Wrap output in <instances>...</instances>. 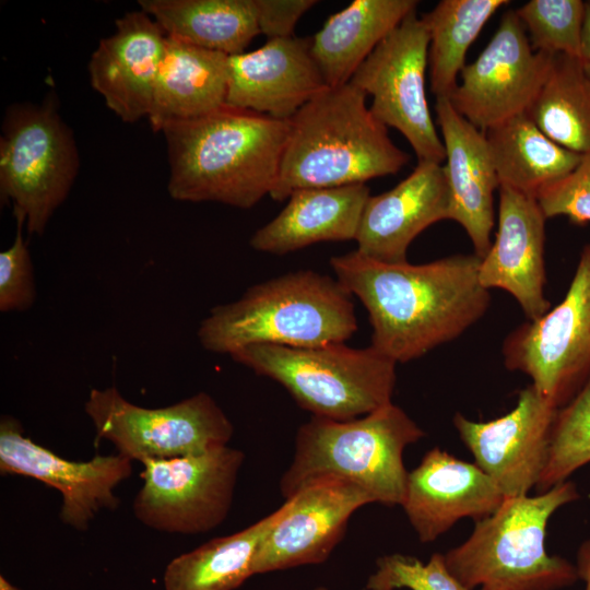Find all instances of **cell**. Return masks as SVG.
<instances>
[{
	"label": "cell",
	"mask_w": 590,
	"mask_h": 590,
	"mask_svg": "<svg viewBox=\"0 0 590 590\" xmlns=\"http://www.w3.org/2000/svg\"><path fill=\"white\" fill-rule=\"evenodd\" d=\"M481 258L453 255L427 263H385L354 250L331 257L339 282L366 308L371 346L406 363L459 338L491 305Z\"/></svg>",
	"instance_id": "cell-1"
},
{
	"label": "cell",
	"mask_w": 590,
	"mask_h": 590,
	"mask_svg": "<svg viewBox=\"0 0 590 590\" xmlns=\"http://www.w3.org/2000/svg\"><path fill=\"white\" fill-rule=\"evenodd\" d=\"M162 132L169 162L167 190L174 200L250 209L275 185L290 119L225 105Z\"/></svg>",
	"instance_id": "cell-2"
},
{
	"label": "cell",
	"mask_w": 590,
	"mask_h": 590,
	"mask_svg": "<svg viewBox=\"0 0 590 590\" xmlns=\"http://www.w3.org/2000/svg\"><path fill=\"white\" fill-rule=\"evenodd\" d=\"M351 82L327 87L291 119L279 176L270 197L298 189L366 184L393 175L410 161Z\"/></svg>",
	"instance_id": "cell-3"
},
{
	"label": "cell",
	"mask_w": 590,
	"mask_h": 590,
	"mask_svg": "<svg viewBox=\"0 0 590 590\" xmlns=\"http://www.w3.org/2000/svg\"><path fill=\"white\" fill-rule=\"evenodd\" d=\"M358 329L352 294L337 278L298 270L255 284L212 308L197 335L212 353L255 344L315 347L344 343Z\"/></svg>",
	"instance_id": "cell-4"
},
{
	"label": "cell",
	"mask_w": 590,
	"mask_h": 590,
	"mask_svg": "<svg viewBox=\"0 0 590 590\" xmlns=\"http://www.w3.org/2000/svg\"><path fill=\"white\" fill-rule=\"evenodd\" d=\"M424 436L392 402L346 421L311 416L296 433L280 491L288 499L310 484L340 480L358 485L375 503L401 506L409 473L403 451Z\"/></svg>",
	"instance_id": "cell-5"
},
{
	"label": "cell",
	"mask_w": 590,
	"mask_h": 590,
	"mask_svg": "<svg viewBox=\"0 0 590 590\" xmlns=\"http://www.w3.org/2000/svg\"><path fill=\"white\" fill-rule=\"evenodd\" d=\"M580 497L570 481L538 496L505 497L475 521L470 538L444 554L448 570L473 590H557L578 580L576 566L548 555L545 531L552 515Z\"/></svg>",
	"instance_id": "cell-6"
},
{
	"label": "cell",
	"mask_w": 590,
	"mask_h": 590,
	"mask_svg": "<svg viewBox=\"0 0 590 590\" xmlns=\"http://www.w3.org/2000/svg\"><path fill=\"white\" fill-rule=\"evenodd\" d=\"M229 356L257 375L279 382L311 416L346 421L392 402L397 363L371 345L255 344Z\"/></svg>",
	"instance_id": "cell-7"
},
{
	"label": "cell",
	"mask_w": 590,
	"mask_h": 590,
	"mask_svg": "<svg viewBox=\"0 0 590 590\" xmlns=\"http://www.w3.org/2000/svg\"><path fill=\"white\" fill-rule=\"evenodd\" d=\"M71 129L50 98L13 104L0 137V196L30 235H42L67 199L79 172Z\"/></svg>",
	"instance_id": "cell-8"
},
{
	"label": "cell",
	"mask_w": 590,
	"mask_h": 590,
	"mask_svg": "<svg viewBox=\"0 0 590 590\" xmlns=\"http://www.w3.org/2000/svg\"><path fill=\"white\" fill-rule=\"evenodd\" d=\"M84 411L96 441H110L118 453L141 463L196 456L226 446L234 426L206 392L175 404L143 408L125 399L115 387L91 389Z\"/></svg>",
	"instance_id": "cell-9"
},
{
	"label": "cell",
	"mask_w": 590,
	"mask_h": 590,
	"mask_svg": "<svg viewBox=\"0 0 590 590\" xmlns=\"http://www.w3.org/2000/svg\"><path fill=\"white\" fill-rule=\"evenodd\" d=\"M504 364L528 375L557 409L590 378V243L563 300L514 329L503 344Z\"/></svg>",
	"instance_id": "cell-10"
},
{
	"label": "cell",
	"mask_w": 590,
	"mask_h": 590,
	"mask_svg": "<svg viewBox=\"0 0 590 590\" xmlns=\"http://www.w3.org/2000/svg\"><path fill=\"white\" fill-rule=\"evenodd\" d=\"M245 455L222 446L208 452L143 462L133 514L167 533L200 534L220 526L232 507Z\"/></svg>",
	"instance_id": "cell-11"
},
{
	"label": "cell",
	"mask_w": 590,
	"mask_h": 590,
	"mask_svg": "<svg viewBox=\"0 0 590 590\" xmlns=\"http://www.w3.org/2000/svg\"><path fill=\"white\" fill-rule=\"evenodd\" d=\"M429 34L416 12L408 15L358 67L351 83L371 96V114L398 130L418 162H445V148L426 97Z\"/></svg>",
	"instance_id": "cell-12"
},
{
	"label": "cell",
	"mask_w": 590,
	"mask_h": 590,
	"mask_svg": "<svg viewBox=\"0 0 590 590\" xmlns=\"http://www.w3.org/2000/svg\"><path fill=\"white\" fill-rule=\"evenodd\" d=\"M554 57L534 50L515 10L507 11L482 52L462 69L449 102L485 132L527 113L548 76Z\"/></svg>",
	"instance_id": "cell-13"
},
{
	"label": "cell",
	"mask_w": 590,
	"mask_h": 590,
	"mask_svg": "<svg viewBox=\"0 0 590 590\" xmlns=\"http://www.w3.org/2000/svg\"><path fill=\"white\" fill-rule=\"evenodd\" d=\"M0 472L28 476L60 492V519L85 531L102 509H115V487L132 473V460L120 455H96L88 461H69L24 435L13 416L0 421Z\"/></svg>",
	"instance_id": "cell-14"
},
{
	"label": "cell",
	"mask_w": 590,
	"mask_h": 590,
	"mask_svg": "<svg viewBox=\"0 0 590 590\" xmlns=\"http://www.w3.org/2000/svg\"><path fill=\"white\" fill-rule=\"evenodd\" d=\"M557 410L530 385L519 392L509 413L488 422L457 413L453 424L475 464L505 497H517L527 495L541 477Z\"/></svg>",
	"instance_id": "cell-15"
},
{
	"label": "cell",
	"mask_w": 590,
	"mask_h": 590,
	"mask_svg": "<svg viewBox=\"0 0 590 590\" xmlns=\"http://www.w3.org/2000/svg\"><path fill=\"white\" fill-rule=\"evenodd\" d=\"M375 503L358 485L340 480L310 484L285 499L260 542L253 575L324 562L345 534L352 515Z\"/></svg>",
	"instance_id": "cell-16"
},
{
	"label": "cell",
	"mask_w": 590,
	"mask_h": 590,
	"mask_svg": "<svg viewBox=\"0 0 590 590\" xmlns=\"http://www.w3.org/2000/svg\"><path fill=\"white\" fill-rule=\"evenodd\" d=\"M310 47V37L291 36L229 56L226 105L291 119L328 87Z\"/></svg>",
	"instance_id": "cell-17"
},
{
	"label": "cell",
	"mask_w": 590,
	"mask_h": 590,
	"mask_svg": "<svg viewBox=\"0 0 590 590\" xmlns=\"http://www.w3.org/2000/svg\"><path fill=\"white\" fill-rule=\"evenodd\" d=\"M495 239L479 267L480 283L508 292L528 320L551 309L545 297V220L536 199L499 187Z\"/></svg>",
	"instance_id": "cell-18"
},
{
	"label": "cell",
	"mask_w": 590,
	"mask_h": 590,
	"mask_svg": "<svg viewBox=\"0 0 590 590\" xmlns=\"http://www.w3.org/2000/svg\"><path fill=\"white\" fill-rule=\"evenodd\" d=\"M505 496L475 463L435 447L408 473L401 507L423 543L435 541L459 519L493 514Z\"/></svg>",
	"instance_id": "cell-19"
},
{
	"label": "cell",
	"mask_w": 590,
	"mask_h": 590,
	"mask_svg": "<svg viewBox=\"0 0 590 590\" xmlns=\"http://www.w3.org/2000/svg\"><path fill=\"white\" fill-rule=\"evenodd\" d=\"M442 220H450L444 164L418 162L396 187L369 196L355 237L356 251L379 262H405L414 238Z\"/></svg>",
	"instance_id": "cell-20"
},
{
	"label": "cell",
	"mask_w": 590,
	"mask_h": 590,
	"mask_svg": "<svg viewBox=\"0 0 590 590\" xmlns=\"http://www.w3.org/2000/svg\"><path fill=\"white\" fill-rule=\"evenodd\" d=\"M88 62L92 87L125 122L149 116L167 35L144 11L125 13Z\"/></svg>",
	"instance_id": "cell-21"
},
{
	"label": "cell",
	"mask_w": 590,
	"mask_h": 590,
	"mask_svg": "<svg viewBox=\"0 0 590 590\" xmlns=\"http://www.w3.org/2000/svg\"><path fill=\"white\" fill-rule=\"evenodd\" d=\"M435 110L446 154L450 220L463 227L474 253L482 259L492 245L494 193L499 189L487 140L483 131L456 111L448 98H436Z\"/></svg>",
	"instance_id": "cell-22"
},
{
	"label": "cell",
	"mask_w": 590,
	"mask_h": 590,
	"mask_svg": "<svg viewBox=\"0 0 590 590\" xmlns=\"http://www.w3.org/2000/svg\"><path fill=\"white\" fill-rule=\"evenodd\" d=\"M369 196L366 184L295 190L249 245L260 252L285 255L317 243L355 240Z\"/></svg>",
	"instance_id": "cell-23"
},
{
	"label": "cell",
	"mask_w": 590,
	"mask_h": 590,
	"mask_svg": "<svg viewBox=\"0 0 590 590\" xmlns=\"http://www.w3.org/2000/svg\"><path fill=\"white\" fill-rule=\"evenodd\" d=\"M228 57L167 36L148 116L151 128L162 131L225 106Z\"/></svg>",
	"instance_id": "cell-24"
},
{
	"label": "cell",
	"mask_w": 590,
	"mask_h": 590,
	"mask_svg": "<svg viewBox=\"0 0 590 590\" xmlns=\"http://www.w3.org/2000/svg\"><path fill=\"white\" fill-rule=\"evenodd\" d=\"M416 0H354L332 14L311 38V55L328 87L349 83L366 58L402 21Z\"/></svg>",
	"instance_id": "cell-25"
},
{
	"label": "cell",
	"mask_w": 590,
	"mask_h": 590,
	"mask_svg": "<svg viewBox=\"0 0 590 590\" xmlns=\"http://www.w3.org/2000/svg\"><path fill=\"white\" fill-rule=\"evenodd\" d=\"M484 133L499 187L534 199L543 189L567 176L582 156L546 137L526 113Z\"/></svg>",
	"instance_id": "cell-26"
},
{
	"label": "cell",
	"mask_w": 590,
	"mask_h": 590,
	"mask_svg": "<svg viewBox=\"0 0 590 590\" xmlns=\"http://www.w3.org/2000/svg\"><path fill=\"white\" fill-rule=\"evenodd\" d=\"M165 34L234 56L260 34L253 0H139Z\"/></svg>",
	"instance_id": "cell-27"
},
{
	"label": "cell",
	"mask_w": 590,
	"mask_h": 590,
	"mask_svg": "<svg viewBox=\"0 0 590 590\" xmlns=\"http://www.w3.org/2000/svg\"><path fill=\"white\" fill-rule=\"evenodd\" d=\"M281 509L226 536L214 538L173 558L166 566L165 590H234L253 575L260 542L278 520Z\"/></svg>",
	"instance_id": "cell-28"
},
{
	"label": "cell",
	"mask_w": 590,
	"mask_h": 590,
	"mask_svg": "<svg viewBox=\"0 0 590 590\" xmlns=\"http://www.w3.org/2000/svg\"><path fill=\"white\" fill-rule=\"evenodd\" d=\"M526 114L558 145L581 155L590 152V78L583 61L556 55Z\"/></svg>",
	"instance_id": "cell-29"
},
{
	"label": "cell",
	"mask_w": 590,
	"mask_h": 590,
	"mask_svg": "<svg viewBox=\"0 0 590 590\" xmlns=\"http://www.w3.org/2000/svg\"><path fill=\"white\" fill-rule=\"evenodd\" d=\"M507 0H441L421 17L429 34L430 92L448 98L464 68L467 51L484 25Z\"/></svg>",
	"instance_id": "cell-30"
},
{
	"label": "cell",
	"mask_w": 590,
	"mask_h": 590,
	"mask_svg": "<svg viewBox=\"0 0 590 590\" xmlns=\"http://www.w3.org/2000/svg\"><path fill=\"white\" fill-rule=\"evenodd\" d=\"M590 462V378L576 396L556 412L547 458L536 487L541 493L567 481Z\"/></svg>",
	"instance_id": "cell-31"
},
{
	"label": "cell",
	"mask_w": 590,
	"mask_h": 590,
	"mask_svg": "<svg viewBox=\"0 0 590 590\" xmlns=\"http://www.w3.org/2000/svg\"><path fill=\"white\" fill-rule=\"evenodd\" d=\"M586 3L530 0L515 10L536 51L580 58Z\"/></svg>",
	"instance_id": "cell-32"
},
{
	"label": "cell",
	"mask_w": 590,
	"mask_h": 590,
	"mask_svg": "<svg viewBox=\"0 0 590 590\" xmlns=\"http://www.w3.org/2000/svg\"><path fill=\"white\" fill-rule=\"evenodd\" d=\"M470 590L447 568L444 554L435 553L424 564L403 554L386 555L377 560V569L369 577L367 590Z\"/></svg>",
	"instance_id": "cell-33"
},
{
	"label": "cell",
	"mask_w": 590,
	"mask_h": 590,
	"mask_svg": "<svg viewBox=\"0 0 590 590\" xmlns=\"http://www.w3.org/2000/svg\"><path fill=\"white\" fill-rule=\"evenodd\" d=\"M24 223L16 221L12 245L0 252V311H26L35 303L34 267L27 244L23 238Z\"/></svg>",
	"instance_id": "cell-34"
},
{
	"label": "cell",
	"mask_w": 590,
	"mask_h": 590,
	"mask_svg": "<svg viewBox=\"0 0 590 590\" xmlns=\"http://www.w3.org/2000/svg\"><path fill=\"white\" fill-rule=\"evenodd\" d=\"M546 219L565 216L571 223L590 222V152L563 179L543 189L536 198Z\"/></svg>",
	"instance_id": "cell-35"
},
{
	"label": "cell",
	"mask_w": 590,
	"mask_h": 590,
	"mask_svg": "<svg viewBox=\"0 0 590 590\" xmlns=\"http://www.w3.org/2000/svg\"><path fill=\"white\" fill-rule=\"evenodd\" d=\"M260 34L269 39L294 36L298 20L316 0H253Z\"/></svg>",
	"instance_id": "cell-36"
},
{
	"label": "cell",
	"mask_w": 590,
	"mask_h": 590,
	"mask_svg": "<svg viewBox=\"0 0 590 590\" xmlns=\"http://www.w3.org/2000/svg\"><path fill=\"white\" fill-rule=\"evenodd\" d=\"M575 566L578 579L585 582V590H590V539L579 546Z\"/></svg>",
	"instance_id": "cell-37"
},
{
	"label": "cell",
	"mask_w": 590,
	"mask_h": 590,
	"mask_svg": "<svg viewBox=\"0 0 590 590\" xmlns=\"http://www.w3.org/2000/svg\"><path fill=\"white\" fill-rule=\"evenodd\" d=\"M585 20L581 36L580 59L583 63H590V1H585Z\"/></svg>",
	"instance_id": "cell-38"
},
{
	"label": "cell",
	"mask_w": 590,
	"mask_h": 590,
	"mask_svg": "<svg viewBox=\"0 0 590 590\" xmlns=\"http://www.w3.org/2000/svg\"><path fill=\"white\" fill-rule=\"evenodd\" d=\"M0 590H20L17 587L12 585L8 579H5L3 576L0 577Z\"/></svg>",
	"instance_id": "cell-39"
},
{
	"label": "cell",
	"mask_w": 590,
	"mask_h": 590,
	"mask_svg": "<svg viewBox=\"0 0 590 590\" xmlns=\"http://www.w3.org/2000/svg\"><path fill=\"white\" fill-rule=\"evenodd\" d=\"M585 69H586L587 74L590 78V63H585Z\"/></svg>",
	"instance_id": "cell-40"
},
{
	"label": "cell",
	"mask_w": 590,
	"mask_h": 590,
	"mask_svg": "<svg viewBox=\"0 0 590 590\" xmlns=\"http://www.w3.org/2000/svg\"><path fill=\"white\" fill-rule=\"evenodd\" d=\"M316 590H327V589H326V588H322V587H320V588H317Z\"/></svg>",
	"instance_id": "cell-41"
}]
</instances>
